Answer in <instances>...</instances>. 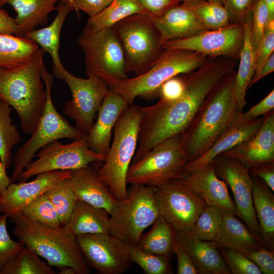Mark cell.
<instances>
[{
  "label": "cell",
  "instance_id": "cell-20",
  "mask_svg": "<svg viewBox=\"0 0 274 274\" xmlns=\"http://www.w3.org/2000/svg\"><path fill=\"white\" fill-rule=\"evenodd\" d=\"M263 117L262 125L253 136L219 155L236 160L249 168L274 161L273 110Z\"/></svg>",
  "mask_w": 274,
  "mask_h": 274
},
{
  "label": "cell",
  "instance_id": "cell-55",
  "mask_svg": "<svg viewBox=\"0 0 274 274\" xmlns=\"http://www.w3.org/2000/svg\"><path fill=\"white\" fill-rule=\"evenodd\" d=\"M274 71V53H272L262 66L259 74L255 78L252 79L250 87L258 81L273 72Z\"/></svg>",
  "mask_w": 274,
  "mask_h": 274
},
{
  "label": "cell",
  "instance_id": "cell-19",
  "mask_svg": "<svg viewBox=\"0 0 274 274\" xmlns=\"http://www.w3.org/2000/svg\"><path fill=\"white\" fill-rule=\"evenodd\" d=\"M180 179L199 195L208 206L217 207L222 213L237 216L236 207L227 184L216 175L213 161L200 168L184 173Z\"/></svg>",
  "mask_w": 274,
  "mask_h": 274
},
{
  "label": "cell",
  "instance_id": "cell-40",
  "mask_svg": "<svg viewBox=\"0 0 274 274\" xmlns=\"http://www.w3.org/2000/svg\"><path fill=\"white\" fill-rule=\"evenodd\" d=\"M25 217L53 228L62 226L53 204L44 194L25 207L21 212Z\"/></svg>",
  "mask_w": 274,
  "mask_h": 274
},
{
  "label": "cell",
  "instance_id": "cell-59",
  "mask_svg": "<svg viewBox=\"0 0 274 274\" xmlns=\"http://www.w3.org/2000/svg\"><path fill=\"white\" fill-rule=\"evenodd\" d=\"M209 1L211 2L217 3L223 5L225 1V0H209Z\"/></svg>",
  "mask_w": 274,
  "mask_h": 274
},
{
  "label": "cell",
  "instance_id": "cell-54",
  "mask_svg": "<svg viewBox=\"0 0 274 274\" xmlns=\"http://www.w3.org/2000/svg\"><path fill=\"white\" fill-rule=\"evenodd\" d=\"M18 33V26L15 19L8 12L0 8V35H15Z\"/></svg>",
  "mask_w": 274,
  "mask_h": 274
},
{
  "label": "cell",
  "instance_id": "cell-41",
  "mask_svg": "<svg viewBox=\"0 0 274 274\" xmlns=\"http://www.w3.org/2000/svg\"><path fill=\"white\" fill-rule=\"evenodd\" d=\"M132 263L138 264L147 274L172 273L170 259L162 256L144 251L136 246H132L130 251Z\"/></svg>",
  "mask_w": 274,
  "mask_h": 274
},
{
  "label": "cell",
  "instance_id": "cell-43",
  "mask_svg": "<svg viewBox=\"0 0 274 274\" xmlns=\"http://www.w3.org/2000/svg\"><path fill=\"white\" fill-rule=\"evenodd\" d=\"M251 39L254 49L257 51L264 36L269 19L268 8L263 0H258L253 8Z\"/></svg>",
  "mask_w": 274,
  "mask_h": 274
},
{
  "label": "cell",
  "instance_id": "cell-38",
  "mask_svg": "<svg viewBox=\"0 0 274 274\" xmlns=\"http://www.w3.org/2000/svg\"><path fill=\"white\" fill-rule=\"evenodd\" d=\"M66 179L55 185L45 193L54 207L62 226L68 222L78 200Z\"/></svg>",
  "mask_w": 274,
  "mask_h": 274
},
{
  "label": "cell",
  "instance_id": "cell-52",
  "mask_svg": "<svg viewBox=\"0 0 274 274\" xmlns=\"http://www.w3.org/2000/svg\"><path fill=\"white\" fill-rule=\"evenodd\" d=\"M274 110V90L272 89L260 102L251 107L245 113L243 116L247 119H252L260 116H264Z\"/></svg>",
  "mask_w": 274,
  "mask_h": 274
},
{
  "label": "cell",
  "instance_id": "cell-33",
  "mask_svg": "<svg viewBox=\"0 0 274 274\" xmlns=\"http://www.w3.org/2000/svg\"><path fill=\"white\" fill-rule=\"evenodd\" d=\"M39 49L35 42L27 38L0 35V67L19 66L28 61Z\"/></svg>",
  "mask_w": 274,
  "mask_h": 274
},
{
  "label": "cell",
  "instance_id": "cell-60",
  "mask_svg": "<svg viewBox=\"0 0 274 274\" xmlns=\"http://www.w3.org/2000/svg\"><path fill=\"white\" fill-rule=\"evenodd\" d=\"M193 0H184L183 2L182 3L183 4H186V3H189L191 1H192Z\"/></svg>",
  "mask_w": 274,
  "mask_h": 274
},
{
  "label": "cell",
  "instance_id": "cell-51",
  "mask_svg": "<svg viewBox=\"0 0 274 274\" xmlns=\"http://www.w3.org/2000/svg\"><path fill=\"white\" fill-rule=\"evenodd\" d=\"M113 0H70L73 10H80L89 17L93 16L105 9Z\"/></svg>",
  "mask_w": 274,
  "mask_h": 274
},
{
  "label": "cell",
  "instance_id": "cell-12",
  "mask_svg": "<svg viewBox=\"0 0 274 274\" xmlns=\"http://www.w3.org/2000/svg\"><path fill=\"white\" fill-rule=\"evenodd\" d=\"M160 214L179 234L190 232L204 209V199L180 179L155 188Z\"/></svg>",
  "mask_w": 274,
  "mask_h": 274
},
{
  "label": "cell",
  "instance_id": "cell-22",
  "mask_svg": "<svg viewBox=\"0 0 274 274\" xmlns=\"http://www.w3.org/2000/svg\"><path fill=\"white\" fill-rule=\"evenodd\" d=\"M129 106L121 95L109 89L98 111L96 121L86 135L91 150L99 154H107L114 126L121 113Z\"/></svg>",
  "mask_w": 274,
  "mask_h": 274
},
{
  "label": "cell",
  "instance_id": "cell-46",
  "mask_svg": "<svg viewBox=\"0 0 274 274\" xmlns=\"http://www.w3.org/2000/svg\"><path fill=\"white\" fill-rule=\"evenodd\" d=\"M258 0H225L223 6L230 23L244 24Z\"/></svg>",
  "mask_w": 274,
  "mask_h": 274
},
{
  "label": "cell",
  "instance_id": "cell-7",
  "mask_svg": "<svg viewBox=\"0 0 274 274\" xmlns=\"http://www.w3.org/2000/svg\"><path fill=\"white\" fill-rule=\"evenodd\" d=\"M42 78L46 91L44 110L30 138L17 150L13 158L14 167L10 177L11 183L18 181L25 167L43 147L60 139L74 141L87 134L76 126L71 125L57 112L52 99L53 76L48 72L46 66L43 70Z\"/></svg>",
  "mask_w": 274,
  "mask_h": 274
},
{
  "label": "cell",
  "instance_id": "cell-25",
  "mask_svg": "<svg viewBox=\"0 0 274 274\" xmlns=\"http://www.w3.org/2000/svg\"><path fill=\"white\" fill-rule=\"evenodd\" d=\"M57 14L47 27L33 29L24 37L34 41L46 52L49 53L53 61V73L57 78L64 69L59 55L60 36L64 20L68 14L73 11L70 0H61L57 5Z\"/></svg>",
  "mask_w": 274,
  "mask_h": 274
},
{
  "label": "cell",
  "instance_id": "cell-29",
  "mask_svg": "<svg viewBox=\"0 0 274 274\" xmlns=\"http://www.w3.org/2000/svg\"><path fill=\"white\" fill-rule=\"evenodd\" d=\"M222 214V221L214 239L218 246L246 255L262 246L235 215L228 213Z\"/></svg>",
  "mask_w": 274,
  "mask_h": 274
},
{
  "label": "cell",
  "instance_id": "cell-57",
  "mask_svg": "<svg viewBox=\"0 0 274 274\" xmlns=\"http://www.w3.org/2000/svg\"><path fill=\"white\" fill-rule=\"evenodd\" d=\"M59 274H77L76 269L69 265H63L58 268Z\"/></svg>",
  "mask_w": 274,
  "mask_h": 274
},
{
  "label": "cell",
  "instance_id": "cell-28",
  "mask_svg": "<svg viewBox=\"0 0 274 274\" xmlns=\"http://www.w3.org/2000/svg\"><path fill=\"white\" fill-rule=\"evenodd\" d=\"M61 0H0V7L10 5L16 12L15 21L18 26L17 36L24 37L30 30L48 21V15L56 10V3Z\"/></svg>",
  "mask_w": 274,
  "mask_h": 274
},
{
  "label": "cell",
  "instance_id": "cell-36",
  "mask_svg": "<svg viewBox=\"0 0 274 274\" xmlns=\"http://www.w3.org/2000/svg\"><path fill=\"white\" fill-rule=\"evenodd\" d=\"M12 111L8 104L0 100V159L6 169L11 166L13 161V147L21 142L20 135L11 116Z\"/></svg>",
  "mask_w": 274,
  "mask_h": 274
},
{
  "label": "cell",
  "instance_id": "cell-10",
  "mask_svg": "<svg viewBox=\"0 0 274 274\" xmlns=\"http://www.w3.org/2000/svg\"><path fill=\"white\" fill-rule=\"evenodd\" d=\"M160 212L155 188L132 185L126 198L116 199L110 214L109 232L133 246L144 230L153 224Z\"/></svg>",
  "mask_w": 274,
  "mask_h": 274
},
{
  "label": "cell",
  "instance_id": "cell-37",
  "mask_svg": "<svg viewBox=\"0 0 274 274\" xmlns=\"http://www.w3.org/2000/svg\"><path fill=\"white\" fill-rule=\"evenodd\" d=\"M183 4L190 8L198 20L208 30L220 29L230 24L223 5L209 0H193Z\"/></svg>",
  "mask_w": 274,
  "mask_h": 274
},
{
  "label": "cell",
  "instance_id": "cell-30",
  "mask_svg": "<svg viewBox=\"0 0 274 274\" xmlns=\"http://www.w3.org/2000/svg\"><path fill=\"white\" fill-rule=\"evenodd\" d=\"M178 234L182 245L192 257L200 274L230 273L219 253L218 245L215 242L196 240L181 234Z\"/></svg>",
  "mask_w": 274,
  "mask_h": 274
},
{
  "label": "cell",
  "instance_id": "cell-39",
  "mask_svg": "<svg viewBox=\"0 0 274 274\" xmlns=\"http://www.w3.org/2000/svg\"><path fill=\"white\" fill-rule=\"evenodd\" d=\"M222 212L217 207L207 206L197 218L192 230L181 234L200 241H214L222 221Z\"/></svg>",
  "mask_w": 274,
  "mask_h": 274
},
{
  "label": "cell",
  "instance_id": "cell-5",
  "mask_svg": "<svg viewBox=\"0 0 274 274\" xmlns=\"http://www.w3.org/2000/svg\"><path fill=\"white\" fill-rule=\"evenodd\" d=\"M140 120V106L136 105H130L121 113L104 163L96 172L117 199L128 195L126 176L138 147Z\"/></svg>",
  "mask_w": 274,
  "mask_h": 274
},
{
  "label": "cell",
  "instance_id": "cell-2",
  "mask_svg": "<svg viewBox=\"0 0 274 274\" xmlns=\"http://www.w3.org/2000/svg\"><path fill=\"white\" fill-rule=\"evenodd\" d=\"M235 73L231 71L216 84L180 133L188 162L210 149L238 111L233 93Z\"/></svg>",
  "mask_w": 274,
  "mask_h": 274
},
{
  "label": "cell",
  "instance_id": "cell-47",
  "mask_svg": "<svg viewBox=\"0 0 274 274\" xmlns=\"http://www.w3.org/2000/svg\"><path fill=\"white\" fill-rule=\"evenodd\" d=\"M173 253L178 259V274H200L192 257L182 245L176 231L173 243Z\"/></svg>",
  "mask_w": 274,
  "mask_h": 274
},
{
  "label": "cell",
  "instance_id": "cell-49",
  "mask_svg": "<svg viewBox=\"0 0 274 274\" xmlns=\"http://www.w3.org/2000/svg\"><path fill=\"white\" fill-rule=\"evenodd\" d=\"M246 256L257 265L262 273H274V251L262 245Z\"/></svg>",
  "mask_w": 274,
  "mask_h": 274
},
{
  "label": "cell",
  "instance_id": "cell-16",
  "mask_svg": "<svg viewBox=\"0 0 274 274\" xmlns=\"http://www.w3.org/2000/svg\"><path fill=\"white\" fill-rule=\"evenodd\" d=\"M213 161L216 175L231 190L237 216L245 222L255 238L262 245L253 206V181L249 168L236 160L222 155H218Z\"/></svg>",
  "mask_w": 274,
  "mask_h": 274
},
{
  "label": "cell",
  "instance_id": "cell-50",
  "mask_svg": "<svg viewBox=\"0 0 274 274\" xmlns=\"http://www.w3.org/2000/svg\"><path fill=\"white\" fill-rule=\"evenodd\" d=\"M146 13L153 17H158L184 0H138Z\"/></svg>",
  "mask_w": 274,
  "mask_h": 274
},
{
  "label": "cell",
  "instance_id": "cell-48",
  "mask_svg": "<svg viewBox=\"0 0 274 274\" xmlns=\"http://www.w3.org/2000/svg\"><path fill=\"white\" fill-rule=\"evenodd\" d=\"M185 87L184 74L179 75L164 82L159 88L158 94L161 99L175 100L182 95Z\"/></svg>",
  "mask_w": 274,
  "mask_h": 274
},
{
  "label": "cell",
  "instance_id": "cell-6",
  "mask_svg": "<svg viewBox=\"0 0 274 274\" xmlns=\"http://www.w3.org/2000/svg\"><path fill=\"white\" fill-rule=\"evenodd\" d=\"M208 57L187 50L163 49L147 72L108 86L109 89L121 95L130 106L138 96L158 94L160 87L166 80L198 68Z\"/></svg>",
  "mask_w": 274,
  "mask_h": 274
},
{
  "label": "cell",
  "instance_id": "cell-1",
  "mask_svg": "<svg viewBox=\"0 0 274 274\" xmlns=\"http://www.w3.org/2000/svg\"><path fill=\"white\" fill-rule=\"evenodd\" d=\"M233 59L209 57L200 67L184 74L185 87L180 97L172 101L160 98L153 105L140 106L139 144L131 163L158 143L184 131L214 87L234 70Z\"/></svg>",
  "mask_w": 274,
  "mask_h": 274
},
{
  "label": "cell",
  "instance_id": "cell-58",
  "mask_svg": "<svg viewBox=\"0 0 274 274\" xmlns=\"http://www.w3.org/2000/svg\"><path fill=\"white\" fill-rule=\"evenodd\" d=\"M269 12V19H274V0H263Z\"/></svg>",
  "mask_w": 274,
  "mask_h": 274
},
{
  "label": "cell",
  "instance_id": "cell-23",
  "mask_svg": "<svg viewBox=\"0 0 274 274\" xmlns=\"http://www.w3.org/2000/svg\"><path fill=\"white\" fill-rule=\"evenodd\" d=\"M160 44L191 37L208 30L198 20L190 8L179 5L158 17H153Z\"/></svg>",
  "mask_w": 274,
  "mask_h": 274
},
{
  "label": "cell",
  "instance_id": "cell-11",
  "mask_svg": "<svg viewBox=\"0 0 274 274\" xmlns=\"http://www.w3.org/2000/svg\"><path fill=\"white\" fill-rule=\"evenodd\" d=\"M78 44L85 54L87 76H98L108 86L128 78L123 50L112 28L93 31L84 27Z\"/></svg>",
  "mask_w": 274,
  "mask_h": 274
},
{
  "label": "cell",
  "instance_id": "cell-8",
  "mask_svg": "<svg viewBox=\"0 0 274 274\" xmlns=\"http://www.w3.org/2000/svg\"><path fill=\"white\" fill-rule=\"evenodd\" d=\"M112 28L122 46L127 74L145 73L163 50L152 17L146 12L129 16Z\"/></svg>",
  "mask_w": 274,
  "mask_h": 274
},
{
  "label": "cell",
  "instance_id": "cell-14",
  "mask_svg": "<svg viewBox=\"0 0 274 274\" xmlns=\"http://www.w3.org/2000/svg\"><path fill=\"white\" fill-rule=\"evenodd\" d=\"M88 77H77L64 68L57 78L66 83L72 94V99L64 107V114L74 120L75 126L86 134L109 91L107 83L99 77L93 74Z\"/></svg>",
  "mask_w": 274,
  "mask_h": 274
},
{
  "label": "cell",
  "instance_id": "cell-56",
  "mask_svg": "<svg viewBox=\"0 0 274 274\" xmlns=\"http://www.w3.org/2000/svg\"><path fill=\"white\" fill-rule=\"evenodd\" d=\"M6 170L0 159V193L11 183L10 177L8 176Z\"/></svg>",
  "mask_w": 274,
  "mask_h": 274
},
{
  "label": "cell",
  "instance_id": "cell-35",
  "mask_svg": "<svg viewBox=\"0 0 274 274\" xmlns=\"http://www.w3.org/2000/svg\"><path fill=\"white\" fill-rule=\"evenodd\" d=\"M48 263L32 249L23 246L21 251L0 270V274H55Z\"/></svg>",
  "mask_w": 274,
  "mask_h": 274
},
{
  "label": "cell",
  "instance_id": "cell-34",
  "mask_svg": "<svg viewBox=\"0 0 274 274\" xmlns=\"http://www.w3.org/2000/svg\"><path fill=\"white\" fill-rule=\"evenodd\" d=\"M144 12L138 0H113L100 13L89 17L84 27L93 31L112 28L122 19Z\"/></svg>",
  "mask_w": 274,
  "mask_h": 274
},
{
  "label": "cell",
  "instance_id": "cell-31",
  "mask_svg": "<svg viewBox=\"0 0 274 274\" xmlns=\"http://www.w3.org/2000/svg\"><path fill=\"white\" fill-rule=\"evenodd\" d=\"M75 236L109 232L110 215L104 209L78 200L64 225Z\"/></svg>",
  "mask_w": 274,
  "mask_h": 274
},
{
  "label": "cell",
  "instance_id": "cell-3",
  "mask_svg": "<svg viewBox=\"0 0 274 274\" xmlns=\"http://www.w3.org/2000/svg\"><path fill=\"white\" fill-rule=\"evenodd\" d=\"M45 53L39 48L19 66L0 67V98L15 110L21 128L27 134L36 127L45 106L46 91L42 78Z\"/></svg>",
  "mask_w": 274,
  "mask_h": 274
},
{
  "label": "cell",
  "instance_id": "cell-18",
  "mask_svg": "<svg viewBox=\"0 0 274 274\" xmlns=\"http://www.w3.org/2000/svg\"><path fill=\"white\" fill-rule=\"evenodd\" d=\"M71 170H54L37 175L33 180L10 183L0 193V212L11 219L50 188L67 179Z\"/></svg>",
  "mask_w": 274,
  "mask_h": 274
},
{
  "label": "cell",
  "instance_id": "cell-61",
  "mask_svg": "<svg viewBox=\"0 0 274 274\" xmlns=\"http://www.w3.org/2000/svg\"><path fill=\"white\" fill-rule=\"evenodd\" d=\"M1 100V99L0 98V100Z\"/></svg>",
  "mask_w": 274,
  "mask_h": 274
},
{
  "label": "cell",
  "instance_id": "cell-24",
  "mask_svg": "<svg viewBox=\"0 0 274 274\" xmlns=\"http://www.w3.org/2000/svg\"><path fill=\"white\" fill-rule=\"evenodd\" d=\"M66 180L78 200L104 209L110 215L117 199L92 168L88 165L72 170Z\"/></svg>",
  "mask_w": 274,
  "mask_h": 274
},
{
  "label": "cell",
  "instance_id": "cell-17",
  "mask_svg": "<svg viewBox=\"0 0 274 274\" xmlns=\"http://www.w3.org/2000/svg\"><path fill=\"white\" fill-rule=\"evenodd\" d=\"M244 36V25L230 23L220 29L207 30L191 37L166 42L162 47L194 51L208 57L238 58Z\"/></svg>",
  "mask_w": 274,
  "mask_h": 274
},
{
  "label": "cell",
  "instance_id": "cell-9",
  "mask_svg": "<svg viewBox=\"0 0 274 274\" xmlns=\"http://www.w3.org/2000/svg\"><path fill=\"white\" fill-rule=\"evenodd\" d=\"M187 163L181 134H176L158 143L130 165L127 184L156 188L173 179L182 178Z\"/></svg>",
  "mask_w": 274,
  "mask_h": 274
},
{
  "label": "cell",
  "instance_id": "cell-13",
  "mask_svg": "<svg viewBox=\"0 0 274 274\" xmlns=\"http://www.w3.org/2000/svg\"><path fill=\"white\" fill-rule=\"evenodd\" d=\"M86 135L67 144L56 140L40 149L35 155L37 159L27 165L18 181H25L47 172L72 170L87 166L92 162H104L106 155L91 150Z\"/></svg>",
  "mask_w": 274,
  "mask_h": 274
},
{
  "label": "cell",
  "instance_id": "cell-45",
  "mask_svg": "<svg viewBox=\"0 0 274 274\" xmlns=\"http://www.w3.org/2000/svg\"><path fill=\"white\" fill-rule=\"evenodd\" d=\"M273 51L274 19H272L266 24L264 36L256 51L255 70L252 79L258 76L264 63L273 53Z\"/></svg>",
  "mask_w": 274,
  "mask_h": 274
},
{
  "label": "cell",
  "instance_id": "cell-53",
  "mask_svg": "<svg viewBox=\"0 0 274 274\" xmlns=\"http://www.w3.org/2000/svg\"><path fill=\"white\" fill-rule=\"evenodd\" d=\"M251 177L261 178L274 191V161L262 163L249 168Z\"/></svg>",
  "mask_w": 274,
  "mask_h": 274
},
{
  "label": "cell",
  "instance_id": "cell-42",
  "mask_svg": "<svg viewBox=\"0 0 274 274\" xmlns=\"http://www.w3.org/2000/svg\"><path fill=\"white\" fill-rule=\"evenodd\" d=\"M223 259L233 274H262L257 265L245 254L231 249L218 246Z\"/></svg>",
  "mask_w": 274,
  "mask_h": 274
},
{
  "label": "cell",
  "instance_id": "cell-21",
  "mask_svg": "<svg viewBox=\"0 0 274 274\" xmlns=\"http://www.w3.org/2000/svg\"><path fill=\"white\" fill-rule=\"evenodd\" d=\"M242 112H237L230 123L205 154L187 163L184 168L185 173L208 164L218 155L250 139L257 132L263 123L264 117L247 119L243 116Z\"/></svg>",
  "mask_w": 274,
  "mask_h": 274
},
{
  "label": "cell",
  "instance_id": "cell-44",
  "mask_svg": "<svg viewBox=\"0 0 274 274\" xmlns=\"http://www.w3.org/2000/svg\"><path fill=\"white\" fill-rule=\"evenodd\" d=\"M7 218L5 214L0 216V270L23 247L20 243L14 241L9 234Z\"/></svg>",
  "mask_w": 274,
  "mask_h": 274
},
{
  "label": "cell",
  "instance_id": "cell-4",
  "mask_svg": "<svg viewBox=\"0 0 274 274\" xmlns=\"http://www.w3.org/2000/svg\"><path fill=\"white\" fill-rule=\"evenodd\" d=\"M12 220L13 234L23 246L34 250L57 268L69 265L77 274H88L90 270L75 236L65 226L53 228L30 220L21 213Z\"/></svg>",
  "mask_w": 274,
  "mask_h": 274
},
{
  "label": "cell",
  "instance_id": "cell-32",
  "mask_svg": "<svg viewBox=\"0 0 274 274\" xmlns=\"http://www.w3.org/2000/svg\"><path fill=\"white\" fill-rule=\"evenodd\" d=\"M149 231L142 234L135 245L140 249L171 259L175 230L159 214Z\"/></svg>",
  "mask_w": 274,
  "mask_h": 274
},
{
  "label": "cell",
  "instance_id": "cell-15",
  "mask_svg": "<svg viewBox=\"0 0 274 274\" xmlns=\"http://www.w3.org/2000/svg\"><path fill=\"white\" fill-rule=\"evenodd\" d=\"M89 266L100 274H121L130 267L132 246L110 232L77 236Z\"/></svg>",
  "mask_w": 274,
  "mask_h": 274
},
{
  "label": "cell",
  "instance_id": "cell-26",
  "mask_svg": "<svg viewBox=\"0 0 274 274\" xmlns=\"http://www.w3.org/2000/svg\"><path fill=\"white\" fill-rule=\"evenodd\" d=\"M252 21L251 13L243 24V44L238 57L239 65L236 71L233 83V93L237 104V110L239 112H243L247 104L246 95L255 70L256 52L253 48L251 39Z\"/></svg>",
  "mask_w": 274,
  "mask_h": 274
},
{
  "label": "cell",
  "instance_id": "cell-27",
  "mask_svg": "<svg viewBox=\"0 0 274 274\" xmlns=\"http://www.w3.org/2000/svg\"><path fill=\"white\" fill-rule=\"evenodd\" d=\"M253 203L262 245L274 251V194L263 180L252 177Z\"/></svg>",
  "mask_w": 274,
  "mask_h": 274
}]
</instances>
